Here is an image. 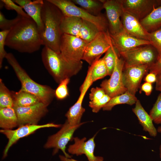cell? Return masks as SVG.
<instances>
[{"label": "cell", "mask_w": 161, "mask_h": 161, "mask_svg": "<svg viewBox=\"0 0 161 161\" xmlns=\"http://www.w3.org/2000/svg\"><path fill=\"white\" fill-rule=\"evenodd\" d=\"M135 104V106L132 110L137 117L143 130L148 132L150 136L156 137L157 131L153 124L151 116L145 110L139 100H137Z\"/></svg>", "instance_id": "obj_21"}, {"label": "cell", "mask_w": 161, "mask_h": 161, "mask_svg": "<svg viewBox=\"0 0 161 161\" xmlns=\"http://www.w3.org/2000/svg\"><path fill=\"white\" fill-rule=\"evenodd\" d=\"M43 63L57 83L76 75L81 69L83 62L72 61L65 59L61 54L44 46L41 52Z\"/></svg>", "instance_id": "obj_3"}, {"label": "cell", "mask_w": 161, "mask_h": 161, "mask_svg": "<svg viewBox=\"0 0 161 161\" xmlns=\"http://www.w3.org/2000/svg\"><path fill=\"white\" fill-rule=\"evenodd\" d=\"M149 115L153 122L157 124H161V93L150 110Z\"/></svg>", "instance_id": "obj_32"}, {"label": "cell", "mask_w": 161, "mask_h": 161, "mask_svg": "<svg viewBox=\"0 0 161 161\" xmlns=\"http://www.w3.org/2000/svg\"><path fill=\"white\" fill-rule=\"evenodd\" d=\"M106 94L101 87L92 88L89 94V99L90 101L99 100L102 98Z\"/></svg>", "instance_id": "obj_39"}, {"label": "cell", "mask_w": 161, "mask_h": 161, "mask_svg": "<svg viewBox=\"0 0 161 161\" xmlns=\"http://www.w3.org/2000/svg\"><path fill=\"white\" fill-rule=\"evenodd\" d=\"M149 41L157 50L158 57L161 55V27L149 32Z\"/></svg>", "instance_id": "obj_34"}, {"label": "cell", "mask_w": 161, "mask_h": 161, "mask_svg": "<svg viewBox=\"0 0 161 161\" xmlns=\"http://www.w3.org/2000/svg\"><path fill=\"white\" fill-rule=\"evenodd\" d=\"M88 43L79 37L63 34L60 43V53L67 61H81Z\"/></svg>", "instance_id": "obj_8"}, {"label": "cell", "mask_w": 161, "mask_h": 161, "mask_svg": "<svg viewBox=\"0 0 161 161\" xmlns=\"http://www.w3.org/2000/svg\"><path fill=\"white\" fill-rule=\"evenodd\" d=\"M22 16L18 15L15 18L8 20L0 11V28L2 30H10L11 28L20 19Z\"/></svg>", "instance_id": "obj_35"}, {"label": "cell", "mask_w": 161, "mask_h": 161, "mask_svg": "<svg viewBox=\"0 0 161 161\" xmlns=\"http://www.w3.org/2000/svg\"><path fill=\"white\" fill-rule=\"evenodd\" d=\"M125 66L147 65L149 68L156 61L158 53L151 44L138 47L120 53Z\"/></svg>", "instance_id": "obj_6"}, {"label": "cell", "mask_w": 161, "mask_h": 161, "mask_svg": "<svg viewBox=\"0 0 161 161\" xmlns=\"http://www.w3.org/2000/svg\"><path fill=\"white\" fill-rule=\"evenodd\" d=\"M117 52L112 44L103 58L107 69L108 75L110 76L113 72L115 64V55Z\"/></svg>", "instance_id": "obj_31"}, {"label": "cell", "mask_w": 161, "mask_h": 161, "mask_svg": "<svg viewBox=\"0 0 161 161\" xmlns=\"http://www.w3.org/2000/svg\"><path fill=\"white\" fill-rule=\"evenodd\" d=\"M137 100L135 95L127 91L122 94L111 98L102 109L103 111H110L117 105L126 104L132 105L135 104Z\"/></svg>", "instance_id": "obj_26"}, {"label": "cell", "mask_w": 161, "mask_h": 161, "mask_svg": "<svg viewBox=\"0 0 161 161\" xmlns=\"http://www.w3.org/2000/svg\"><path fill=\"white\" fill-rule=\"evenodd\" d=\"M85 123H82L78 125L72 126L66 120L59 131L49 137L44 145V148H54L53 155L55 154L60 149L62 151L66 157L71 158V156L66 151V145L72 138L75 131Z\"/></svg>", "instance_id": "obj_10"}, {"label": "cell", "mask_w": 161, "mask_h": 161, "mask_svg": "<svg viewBox=\"0 0 161 161\" xmlns=\"http://www.w3.org/2000/svg\"><path fill=\"white\" fill-rule=\"evenodd\" d=\"M10 30H2L0 32V68L2 67L3 59L7 53L4 49L5 41Z\"/></svg>", "instance_id": "obj_38"}, {"label": "cell", "mask_w": 161, "mask_h": 161, "mask_svg": "<svg viewBox=\"0 0 161 161\" xmlns=\"http://www.w3.org/2000/svg\"><path fill=\"white\" fill-rule=\"evenodd\" d=\"M111 99V98L109 96L106 94L99 100L90 101L89 106L92 109L93 112L97 113L104 107Z\"/></svg>", "instance_id": "obj_36"}, {"label": "cell", "mask_w": 161, "mask_h": 161, "mask_svg": "<svg viewBox=\"0 0 161 161\" xmlns=\"http://www.w3.org/2000/svg\"><path fill=\"white\" fill-rule=\"evenodd\" d=\"M117 52L115 64L110 78L103 81L100 84L106 95L111 98L122 94L127 91L123 81V72L125 65L123 59Z\"/></svg>", "instance_id": "obj_7"}, {"label": "cell", "mask_w": 161, "mask_h": 161, "mask_svg": "<svg viewBox=\"0 0 161 161\" xmlns=\"http://www.w3.org/2000/svg\"><path fill=\"white\" fill-rule=\"evenodd\" d=\"M157 75L155 73L149 72L145 77L144 80L145 82L152 83L156 82L157 80Z\"/></svg>", "instance_id": "obj_42"}, {"label": "cell", "mask_w": 161, "mask_h": 161, "mask_svg": "<svg viewBox=\"0 0 161 161\" xmlns=\"http://www.w3.org/2000/svg\"><path fill=\"white\" fill-rule=\"evenodd\" d=\"M47 107L40 102L28 106L13 107L17 116L18 126L37 125L40 119L48 112Z\"/></svg>", "instance_id": "obj_13"}, {"label": "cell", "mask_w": 161, "mask_h": 161, "mask_svg": "<svg viewBox=\"0 0 161 161\" xmlns=\"http://www.w3.org/2000/svg\"><path fill=\"white\" fill-rule=\"evenodd\" d=\"M4 4V6L8 10H14L17 13L18 15L22 16L29 17H30L23 10V8L20 6L16 4L14 2L11 0H1Z\"/></svg>", "instance_id": "obj_37"}, {"label": "cell", "mask_w": 161, "mask_h": 161, "mask_svg": "<svg viewBox=\"0 0 161 161\" xmlns=\"http://www.w3.org/2000/svg\"><path fill=\"white\" fill-rule=\"evenodd\" d=\"M96 134L87 141L86 137L81 139L78 137H73L74 143L69 146L68 152L77 156L84 154L88 161H103V157L95 156L94 154L95 147L94 139Z\"/></svg>", "instance_id": "obj_17"}, {"label": "cell", "mask_w": 161, "mask_h": 161, "mask_svg": "<svg viewBox=\"0 0 161 161\" xmlns=\"http://www.w3.org/2000/svg\"><path fill=\"white\" fill-rule=\"evenodd\" d=\"M17 126L18 118L14 108L0 109V127L3 129H12Z\"/></svg>", "instance_id": "obj_25"}, {"label": "cell", "mask_w": 161, "mask_h": 161, "mask_svg": "<svg viewBox=\"0 0 161 161\" xmlns=\"http://www.w3.org/2000/svg\"><path fill=\"white\" fill-rule=\"evenodd\" d=\"M153 89L152 83L145 82L141 86V92H144L145 95L149 96L151 94Z\"/></svg>", "instance_id": "obj_41"}, {"label": "cell", "mask_w": 161, "mask_h": 161, "mask_svg": "<svg viewBox=\"0 0 161 161\" xmlns=\"http://www.w3.org/2000/svg\"><path fill=\"white\" fill-rule=\"evenodd\" d=\"M112 44L109 31L107 32H100L88 44L82 60L85 61L90 66L91 65L106 52Z\"/></svg>", "instance_id": "obj_9"}, {"label": "cell", "mask_w": 161, "mask_h": 161, "mask_svg": "<svg viewBox=\"0 0 161 161\" xmlns=\"http://www.w3.org/2000/svg\"><path fill=\"white\" fill-rule=\"evenodd\" d=\"M14 107H27L41 102L35 95L21 89L18 92L11 91Z\"/></svg>", "instance_id": "obj_24"}, {"label": "cell", "mask_w": 161, "mask_h": 161, "mask_svg": "<svg viewBox=\"0 0 161 161\" xmlns=\"http://www.w3.org/2000/svg\"><path fill=\"white\" fill-rule=\"evenodd\" d=\"M13 101L12 91L6 86L0 79V109L13 107Z\"/></svg>", "instance_id": "obj_30"}, {"label": "cell", "mask_w": 161, "mask_h": 161, "mask_svg": "<svg viewBox=\"0 0 161 161\" xmlns=\"http://www.w3.org/2000/svg\"><path fill=\"white\" fill-rule=\"evenodd\" d=\"M70 81V78H67L62 81L55 90V97L59 100L66 98L69 95L67 85Z\"/></svg>", "instance_id": "obj_33"}, {"label": "cell", "mask_w": 161, "mask_h": 161, "mask_svg": "<svg viewBox=\"0 0 161 161\" xmlns=\"http://www.w3.org/2000/svg\"><path fill=\"white\" fill-rule=\"evenodd\" d=\"M159 155L160 158L161 159V144L160 145L159 147Z\"/></svg>", "instance_id": "obj_46"}, {"label": "cell", "mask_w": 161, "mask_h": 161, "mask_svg": "<svg viewBox=\"0 0 161 161\" xmlns=\"http://www.w3.org/2000/svg\"><path fill=\"white\" fill-rule=\"evenodd\" d=\"M124 11L136 17L140 20L146 17L157 4L153 0H121Z\"/></svg>", "instance_id": "obj_18"}, {"label": "cell", "mask_w": 161, "mask_h": 161, "mask_svg": "<svg viewBox=\"0 0 161 161\" xmlns=\"http://www.w3.org/2000/svg\"><path fill=\"white\" fill-rule=\"evenodd\" d=\"M100 32L93 23L83 20L80 32L79 38L88 42L92 41Z\"/></svg>", "instance_id": "obj_28"}, {"label": "cell", "mask_w": 161, "mask_h": 161, "mask_svg": "<svg viewBox=\"0 0 161 161\" xmlns=\"http://www.w3.org/2000/svg\"><path fill=\"white\" fill-rule=\"evenodd\" d=\"M147 65L125 66L123 72V81L127 91L135 95L140 87L142 80L149 71Z\"/></svg>", "instance_id": "obj_15"}, {"label": "cell", "mask_w": 161, "mask_h": 161, "mask_svg": "<svg viewBox=\"0 0 161 161\" xmlns=\"http://www.w3.org/2000/svg\"><path fill=\"white\" fill-rule=\"evenodd\" d=\"M149 71L157 75L161 73V55L158 57L155 63L149 68Z\"/></svg>", "instance_id": "obj_40"}, {"label": "cell", "mask_w": 161, "mask_h": 161, "mask_svg": "<svg viewBox=\"0 0 161 161\" xmlns=\"http://www.w3.org/2000/svg\"><path fill=\"white\" fill-rule=\"evenodd\" d=\"M91 70L90 66L89 68L85 79L80 87V94L78 100L65 114L66 121L71 126H76L80 123L81 117L85 112V109L83 107L82 104L87 91L93 83L91 78Z\"/></svg>", "instance_id": "obj_14"}, {"label": "cell", "mask_w": 161, "mask_h": 161, "mask_svg": "<svg viewBox=\"0 0 161 161\" xmlns=\"http://www.w3.org/2000/svg\"><path fill=\"white\" fill-rule=\"evenodd\" d=\"M121 18L123 30L126 32L137 38L149 41V32L136 17L124 10Z\"/></svg>", "instance_id": "obj_19"}, {"label": "cell", "mask_w": 161, "mask_h": 161, "mask_svg": "<svg viewBox=\"0 0 161 161\" xmlns=\"http://www.w3.org/2000/svg\"><path fill=\"white\" fill-rule=\"evenodd\" d=\"M59 157L62 161H79L71 158H68L66 157L65 156L60 155Z\"/></svg>", "instance_id": "obj_44"}, {"label": "cell", "mask_w": 161, "mask_h": 161, "mask_svg": "<svg viewBox=\"0 0 161 161\" xmlns=\"http://www.w3.org/2000/svg\"><path fill=\"white\" fill-rule=\"evenodd\" d=\"M105 10L110 34L118 33L123 30L120 19L124 11L121 0H101Z\"/></svg>", "instance_id": "obj_12"}, {"label": "cell", "mask_w": 161, "mask_h": 161, "mask_svg": "<svg viewBox=\"0 0 161 161\" xmlns=\"http://www.w3.org/2000/svg\"><path fill=\"white\" fill-rule=\"evenodd\" d=\"M62 125L53 123L38 125L27 124L19 126L15 130L1 129L0 131L8 139V142L4 150L2 159L7 156L8 152L10 147L20 138L27 136L37 130L42 128L48 127H60Z\"/></svg>", "instance_id": "obj_11"}, {"label": "cell", "mask_w": 161, "mask_h": 161, "mask_svg": "<svg viewBox=\"0 0 161 161\" xmlns=\"http://www.w3.org/2000/svg\"><path fill=\"white\" fill-rule=\"evenodd\" d=\"M5 58L20 81L21 89L35 95L41 102L47 106L55 97V90L48 86L40 84L33 80L12 53H7Z\"/></svg>", "instance_id": "obj_4"}, {"label": "cell", "mask_w": 161, "mask_h": 161, "mask_svg": "<svg viewBox=\"0 0 161 161\" xmlns=\"http://www.w3.org/2000/svg\"><path fill=\"white\" fill-rule=\"evenodd\" d=\"M109 35L112 45L119 54L138 47L151 44L149 41L135 37L124 30L117 33Z\"/></svg>", "instance_id": "obj_16"}, {"label": "cell", "mask_w": 161, "mask_h": 161, "mask_svg": "<svg viewBox=\"0 0 161 161\" xmlns=\"http://www.w3.org/2000/svg\"><path fill=\"white\" fill-rule=\"evenodd\" d=\"M82 22L83 20L78 17L64 16L61 25L62 33L79 38Z\"/></svg>", "instance_id": "obj_22"}, {"label": "cell", "mask_w": 161, "mask_h": 161, "mask_svg": "<svg viewBox=\"0 0 161 161\" xmlns=\"http://www.w3.org/2000/svg\"><path fill=\"white\" fill-rule=\"evenodd\" d=\"M157 131L158 132L161 133V126L158 127Z\"/></svg>", "instance_id": "obj_45"}, {"label": "cell", "mask_w": 161, "mask_h": 161, "mask_svg": "<svg viewBox=\"0 0 161 161\" xmlns=\"http://www.w3.org/2000/svg\"><path fill=\"white\" fill-rule=\"evenodd\" d=\"M158 91H160L161 93V89H159Z\"/></svg>", "instance_id": "obj_47"}, {"label": "cell", "mask_w": 161, "mask_h": 161, "mask_svg": "<svg viewBox=\"0 0 161 161\" xmlns=\"http://www.w3.org/2000/svg\"><path fill=\"white\" fill-rule=\"evenodd\" d=\"M90 66L92 68L91 78L93 83L108 75L107 69L103 58H100Z\"/></svg>", "instance_id": "obj_29"}, {"label": "cell", "mask_w": 161, "mask_h": 161, "mask_svg": "<svg viewBox=\"0 0 161 161\" xmlns=\"http://www.w3.org/2000/svg\"><path fill=\"white\" fill-rule=\"evenodd\" d=\"M160 89H161V73L157 75L155 86V89L156 90L158 91Z\"/></svg>", "instance_id": "obj_43"}, {"label": "cell", "mask_w": 161, "mask_h": 161, "mask_svg": "<svg viewBox=\"0 0 161 161\" xmlns=\"http://www.w3.org/2000/svg\"><path fill=\"white\" fill-rule=\"evenodd\" d=\"M64 16L61 11L48 0H44L41 13L42 29L39 32L43 45L58 53L63 34L61 25Z\"/></svg>", "instance_id": "obj_2"}, {"label": "cell", "mask_w": 161, "mask_h": 161, "mask_svg": "<svg viewBox=\"0 0 161 161\" xmlns=\"http://www.w3.org/2000/svg\"><path fill=\"white\" fill-rule=\"evenodd\" d=\"M75 4L80 6L85 11L95 16L100 15L101 11L104 9L101 0H72Z\"/></svg>", "instance_id": "obj_27"}, {"label": "cell", "mask_w": 161, "mask_h": 161, "mask_svg": "<svg viewBox=\"0 0 161 161\" xmlns=\"http://www.w3.org/2000/svg\"><path fill=\"white\" fill-rule=\"evenodd\" d=\"M61 11L64 16H74L89 21L95 24L100 32L108 31L106 17L103 14L95 16L76 6L72 0H48Z\"/></svg>", "instance_id": "obj_5"}, {"label": "cell", "mask_w": 161, "mask_h": 161, "mask_svg": "<svg viewBox=\"0 0 161 161\" xmlns=\"http://www.w3.org/2000/svg\"><path fill=\"white\" fill-rule=\"evenodd\" d=\"M14 2L22 7L27 14L36 24L39 32L42 29L41 13L44 0H15Z\"/></svg>", "instance_id": "obj_20"}, {"label": "cell", "mask_w": 161, "mask_h": 161, "mask_svg": "<svg viewBox=\"0 0 161 161\" xmlns=\"http://www.w3.org/2000/svg\"><path fill=\"white\" fill-rule=\"evenodd\" d=\"M42 45L35 22L30 17L22 16L10 29L5 41V45L21 53H33Z\"/></svg>", "instance_id": "obj_1"}, {"label": "cell", "mask_w": 161, "mask_h": 161, "mask_svg": "<svg viewBox=\"0 0 161 161\" xmlns=\"http://www.w3.org/2000/svg\"><path fill=\"white\" fill-rule=\"evenodd\" d=\"M140 21L148 32L161 27V6L157 8L154 7L150 13Z\"/></svg>", "instance_id": "obj_23"}]
</instances>
